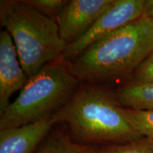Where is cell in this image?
Segmentation results:
<instances>
[{
	"label": "cell",
	"instance_id": "cell-1",
	"mask_svg": "<svg viewBox=\"0 0 153 153\" xmlns=\"http://www.w3.org/2000/svg\"><path fill=\"white\" fill-rule=\"evenodd\" d=\"M153 51V21L143 16L91 44L68 62L82 81L111 84L133 75Z\"/></svg>",
	"mask_w": 153,
	"mask_h": 153
},
{
	"label": "cell",
	"instance_id": "cell-2",
	"mask_svg": "<svg viewBox=\"0 0 153 153\" xmlns=\"http://www.w3.org/2000/svg\"><path fill=\"white\" fill-rule=\"evenodd\" d=\"M123 108L114 93L102 86L85 84L55 115L82 144H118L143 138L130 124Z\"/></svg>",
	"mask_w": 153,
	"mask_h": 153
},
{
	"label": "cell",
	"instance_id": "cell-3",
	"mask_svg": "<svg viewBox=\"0 0 153 153\" xmlns=\"http://www.w3.org/2000/svg\"><path fill=\"white\" fill-rule=\"evenodd\" d=\"M0 22L12 38L21 65L29 78L62 58L67 44L56 21L22 1H1Z\"/></svg>",
	"mask_w": 153,
	"mask_h": 153
},
{
	"label": "cell",
	"instance_id": "cell-4",
	"mask_svg": "<svg viewBox=\"0 0 153 153\" xmlns=\"http://www.w3.org/2000/svg\"><path fill=\"white\" fill-rule=\"evenodd\" d=\"M80 82L62 57L46 65L28 79L17 98L0 114V130L27 125L55 114L72 98Z\"/></svg>",
	"mask_w": 153,
	"mask_h": 153
},
{
	"label": "cell",
	"instance_id": "cell-5",
	"mask_svg": "<svg viewBox=\"0 0 153 153\" xmlns=\"http://www.w3.org/2000/svg\"><path fill=\"white\" fill-rule=\"evenodd\" d=\"M145 3V0H114L85 35L67 45L62 58L70 62L91 44L142 17Z\"/></svg>",
	"mask_w": 153,
	"mask_h": 153
},
{
	"label": "cell",
	"instance_id": "cell-6",
	"mask_svg": "<svg viewBox=\"0 0 153 153\" xmlns=\"http://www.w3.org/2000/svg\"><path fill=\"white\" fill-rule=\"evenodd\" d=\"M114 0H72L57 16L59 32L67 45L82 38Z\"/></svg>",
	"mask_w": 153,
	"mask_h": 153
},
{
	"label": "cell",
	"instance_id": "cell-7",
	"mask_svg": "<svg viewBox=\"0 0 153 153\" xmlns=\"http://www.w3.org/2000/svg\"><path fill=\"white\" fill-rule=\"evenodd\" d=\"M28 81L23 70L12 38L6 30L0 33V114L10 104L11 96Z\"/></svg>",
	"mask_w": 153,
	"mask_h": 153
},
{
	"label": "cell",
	"instance_id": "cell-8",
	"mask_svg": "<svg viewBox=\"0 0 153 153\" xmlns=\"http://www.w3.org/2000/svg\"><path fill=\"white\" fill-rule=\"evenodd\" d=\"M57 123L54 114L27 125L0 130V153H33Z\"/></svg>",
	"mask_w": 153,
	"mask_h": 153
},
{
	"label": "cell",
	"instance_id": "cell-9",
	"mask_svg": "<svg viewBox=\"0 0 153 153\" xmlns=\"http://www.w3.org/2000/svg\"><path fill=\"white\" fill-rule=\"evenodd\" d=\"M123 108L133 110H153V83L128 84L114 93Z\"/></svg>",
	"mask_w": 153,
	"mask_h": 153
},
{
	"label": "cell",
	"instance_id": "cell-10",
	"mask_svg": "<svg viewBox=\"0 0 153 153\" xmlns=\"http://www.w3.org/2000/svg\"><path fill=\"white\" fill-rule=\"evenodd\" d=\"M99 151L97 145L78 143L68 133L60 131L48 135L36 153H98Z\"/></svg>",
	"mask_w": 153,
	"mask_h": 153
},
{
	"label": "cell",
	"instance_id": "cell-11",
	"mask_svg": "<svg viewBox=\"0 0 153 153\" xmlns=\"http://www.w3.org/2000/svg\"><path fill=\"white\" fill-rule=\"evenodd\" d=\"M126 118L132 127L143 137L153 142V110L123 108Z\"/></svg>",
	"mask_w": 153,
	"mask_h": 153
},
{
	"label": "cell",
	"instance_id": "cell-12",
	"mask_svg": "<svg viewBox=\"0 0 153 153\" xmlns=\"http://www.w3.org/2000/svg\"><path fill=\"white\" fill-rule=\"evenodd\" d=\"M98 153H153V142L143 138L122 145H112L99 149Z\"/></svg>",
	"mask_w": 153,
	"mask_h": 153
},
{
	"label": "cell",
	"instance_id": "cell-13",
	"mask_svg": "<svg viewBox=\"0 0 153 153\" xmlns=\"http://www.w3.org/2000/svg\"><path fill=\"white\" fill-rule=\"evenodd\" d=\"M24 2L41 11L43 14L55 20L69 1L67 0H24Z\"/></svg>",
	"mask_w": 153,
	"mask_h": 153
},
{
	"label": "cell",
	"instance_id": "cell-14",
	"mask_svg": "<svg viewBox=\"0 0 153 153\" xmlns=\"http://www.w3.org/2000/svg\"><path fill=\"white\" fill-rule=\"evenodd\" d=\"M129 84L153 83V51L131 76Z\"/></svg>",
	"mask_w": 153,
	"mask_h": 153
},
{
	"label": "cell",
	"instance_id": "cell-15",
	"mask_svg": "<svg viewBox=\"0 0 153 153\" xmlns=\"http://www.w3.org/2000/svg\"><path fill=\"white\" fill-rule=\"evenodd\" d=\"M143 16L153 20V0H145Z\"/></svg>",
	"mask_w": 153,
	"mask_h": 153
},
{
	"label": "cell",
	"instance_id": "cell-16",
	"mask_svg": "<svg viewBox=\"0 0 153 153\" xmlns=\"http://www.w3.org/2000/svg\"><path fill=\"white\" fill-rule=\"evenodd\" d=\"M152 21H153V20H152Z\"/></svg>",
	"mask_w": 153,
	"mask_h": 153
}]
</instances>
